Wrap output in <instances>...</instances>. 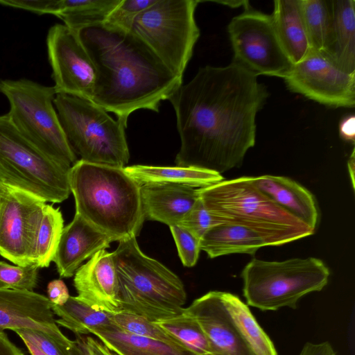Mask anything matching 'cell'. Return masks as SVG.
<instances>
[{
  "label": "cell",
  "instance_id": "cell-1",
  "mask_svg": "<svg viewBox=\"0 0 355 355\" xmlns=\"http://www.w3.org/2000/svg\"><path fill=\"white\" fill-rule=\"evenodd\" d=\"M258 76L236 62L205 66L168 99L181 146L175 164L221 174L255 144L256 117L268 96Z\"/></svg>",
  "mask_w": 355,
  "mask_h": 355
},
{
  "label": "cell",
  "instance_id": "cell-2",
  "mask_svg": "<svg viewBox=\"0 0 355 355\" xmlns=\"http://www.w3.org/2000/svg\"><path fill=\"white\" fill-rule=\"evenodd\" d=\"M77 33L96 70L91 101L126 125L138 110L159 112L161 102L182 85V76L131 31L104 22Z\"/></svg>",
  "mask_w": 355,
  "mask_h": 355
},
{
  "label": "cell",
  "instance_id": "cell-3",
  "mask_svg": "<svg viewBox=\"0 0 355 355\" xmlns=\"http://www.w3.org/2000/svg\"><path fill=\"white\" fill-rule=\"evenodd\" d=\"M69 182L76 214L113 241L139 235L145 220L141 185L124 168L78 160Z\"/></svg>",
  "mask_w": 355,
  "mask_h": 355
},
{
  "label": "cell",
  "instance_id": "cell-4",
  "mask_svg": "<svg viewBox=\"0 0 355 355\" xmlns=\"http://www.w3.org/2000/svg\"><path fill=\"white\" fill-rule=\"evenodd\" d=\"M119 242L112 252L122 311L152 322L180 314L187 301L181 279L162 263L144 254L136 236Z\"/></svg>",
  "mask_w": 355,
  "mask_h": 355
},
{
  "label": "cell",
  "instance_id": "cell-5",
  "mask_svg": "<svg viewBox=\"0 0 355 355\" xmlns=\"http://www.w3.org/2000/svg\"><path fill=\"white\" fill-rule=\"evenodd\" d=\"M198 191L207 210L220 223L249 226L291 241L315 232L258 189L251 177L223 180Z\"/></svg>",
  "mask_w": 355,
  "mask_h": 355
},
{
  "label": "cell",
  "instance_id": "cell-6",
  "mask_svg": "<svg viewBox=\"0 0 355 355\" xmlns=\"http://www.w3.org/2000/svg\"><path fill=\"white\" fill-rule=\"evenodd\" d=\"M53 104L76 156L92 164L125 167L130 159L126 125L90 100L57 94Z\"/></svg>",
  "mask_w": 355,
  "mask_h": 355
},
{
  "label": "cell",
  "instance_id": "cell-7",
  "mask_svg": "<svg viewBox=\"0 0 355 355\" xmlns=\"http://www.w3.org/2000/svg\"><path fill=\"white\" fill-rule=\"evenodd\" d=\"M329 275L326 264L315 257L282 261L252 259L241 274L247 304L261 311L296 309L302 297L322 290Z\"/></svg>",
  "mask_w": 355,
  "mask_h": 355
},
{
  "label": "cell",
  "instance_id": "cell-8",
  "mask_svg": "<svg viewBox=\"0 0 355 355\" xmlns=\"http://www.w3.org/2000/svg\"><path fill=\"white\" fill-rule=\"evenodd\" d=\"M0 93L9 102L8 118L31 144L63 166L71 167L78 161L53 104L54 86L24 78L1 79Z\"/></svg>",
  "mask_w": 355,
  "mask_h": 355
},
{
  "label": "cell",
  "instance_id": "cell-9",
  "mask_svg": "<svg viewBox=\"0 0 355 355\" xmlns=\"http://www.w3.org/2000/svg\"><path fill=\"white\" fill-rule=\"evenodd\" d=\"M71 167L46 156L12 124L0 115V182L35 195L45 202L60 203L71 190Z\"/></svg>",
  "mask_w": 355,
  "mask_h": 355
},
{
  "label": "cell",
  "instance_id": "cell-10",
  "mask_svg": "<svg viewBox=\"0 0 355 355\" xmlns=\"http://www.w3.org/2000/svg\"><path fill=\"white\" fill-rule=\"evenodd\" d=\"M197 0H157L135 19L130 31L174 73L183 76L200 36Z\"/></svg>",
  "mask_w": 355,
  "mask_h": 355
},
{
  "label": "cell",
  "instance_id": "cell-11",
  "mask_svg": "<svg viewBox=\"0 0 355 355\" xmlns=\"http://www.w3.org/2000/svg\"><path fill=\"white\" fill-rule=\"evenodd\" d=\"M233 62L256 76L284 78L293 64L276 32L271 15L251 7L234 17L227 26Z\"/></svg>",
  "mask_w": 355,
  "mask_h": 355
},
{
  "label": "cell",
  "instance_id": "cell-12",
  "mask_svg": "<svg viewBox=\"0 0 355 355\" xmlns=\"http://www.w3.org/2000/svg\"><path fill=\"white\" fill-rule=\"evenodd\" d=\"M0 254L20 266L35 265L37 235L46 202L0 182Z\"/></svg>",
  "mask_w": 355,
  "mask_h": 355
},
{
  "label": "cell",
  "instance_id": "cell-13",
  "mask_svg": "<svg viewBox=\"0 0 355 355\" xmlns=\"http://www.w3.org/2000/svg\"><path fill=\"white\" fill-rule=\"evenodd\" d=\"M292 92L331 107L355 105V73H347L311 49L283 78Z\"/></svg>",
  "mask_w": 355,
  "mask_h": 355
},
{
  "label": "cell",
  "instance_id": "cell-14",
  "mask_svg": "<svg viewBox=\"0 0 355 355\" xmlns=\"http://www.w3.org/2000/svg\"><path fill=\"white\" fill-rule=\"evenodd\" d=\"M46 45L57 94L91 101L96 70L77 31L64 24H55L49 30Z\"/></svg>",
  "mask_w": 355,
  "mask_h": 355
},
{
  "label": "cell",
  "instance_id": "cell-15",
  "mask_svg": "<svg viewBox=\"0 0 355 355\" xmlns=\"http://www.w3.org/2000/svg\"><path fill=\"white\" fill-rule=\"evenodd\" d=\"M48 297L33 291L0 288V335L5 329L41 331L62 347L72 349L74 340L60 331Z\"/></svg>",
  "mask_w": 355,
  "mask_h": 355
},
{
  "label": "cell",
  "instance_id": "cell-16",
  "mask_svg": "<svg viewBox=\"0 0 355 355\" xmlns=\"http://www.w3.org/2000/svg\"><path fill=\"white\" fill-rule=\"evenodd\" d=\"M184 311L200 324L214 355H257L229 312L222 291H209Z\"/></svg>",
  "mask_w": 355,
  "mask_h": 355
},
{
  "label": "cell",
  "instance_id": "cell-17",
  "mask_svg": "<svg viewBox=\"0 0 355 355\" xmlns=\"http://www.w3.org/2000/svg\"><path fill=\"white\" fill-rule=\"evenodd\" d=\"M78 298L94 309L109 313L122 311L113 252L101 250L74 274Z\"/></svg>",
  "mask_w": 355,
  "mask_h": 355
},
{
  "label": "cell",
  "instance_id": "cell-18",
  "mask_svg": "<svg viewBox=\"0 0 355 355\" xmlns=\"http://www.w3.org/2000/svg\"><path fill=\"white\" fill-rule=\"evenodd\" d=\"M113 240L98 230L80 215L62 230L53 261L61 277H71L83 261L110 247Z\"/></svg>",
  "mask_w": 355,
  "mask_h": 355
},
{
  "label": "cell",
  "instance_id": "cell-19",
  "mask_svg": "<svg viewBox=\"0 0 355 355\" xmlns=\"http://www.w3.org/2000/svg\"><path fill=\"white\" fill-rule=\"evenodd\" d=\"M290 242L286 237L249 226L220 223L204 234L200 247L210 258H215L230 254H254L261 248Z\"/></svg>",
  "mask_w": 355,
  "mask_h": 355
},
{
  "label": "cell",
  "instance_id": "cell-20",
  "mask_svg": "<svg viewBox=\"0 0 355 355\" xmlns=\"http://www.w3.org/2000/svg\"><path fill=\"white\" fill-rule=\"evenodd\" d=\"M140 192L145 219L169 227L180 225L200 198L198 189L171 183H146Z\"/></svg>",
  "mask_w": 355,
  "mask_h": 355
},
{
  "label": "cell",
  "instance_id": "cell-21",
  "mask_svg": "<svg viewBox=\"0 0 355 355\" xmlns=\"http://www.w3.org/2000/svg\"><path fill=\"white\" fill-rule=\"evenodd\" d=\"M252 184L270 199L315 230L319 211L314 196L305 187L284 176L251 177Z\"/></svg>",
  "mask_w": 355,
  "mask_h": 355
},
{
  "label": "cell",
  "instance_id": "cell-22",
  "mask_svg": "<svg viewBox=\"0 0 355 355\" xmlns=\"http://www.w3.org/2000/svg\"><path fill=\"white\" fill-rule=\"evenodd\" d=\"M331 23L321 53L343 71L355 73V1L331 0Z\"/></svg>",
  "mask_w": 355,
  "mask_h": 355
},
{
  "label": "cell",
  "instance_id": "cell-23",
  "mask_svg": "<svg viewBox=\"0 0 355 355\" xmlns=\"http://www.w3.org/2000/svg\"><path fill=\"white\" fill-rule=\"evenodd\" d=\"M279 39L293 64L311 50L306 31L300 0H276L271 14Z\"/></svg>",
  "mask_w": 355,
  "mask_h": 355
},
{
  "label": "cell",
  "instance_id": "cell-24",
  "mask_svg": "<svg viewBox=\"0 0 355 355\" xmlns=\"http://www.w3.org/2000/svg\"><path fill=\"white\" fill-rule=\"evenodd\" d=\"M89 333L118 355H195L184 347L137 336L113 324Z\"/></svg>",
  "mask_w": 355,
  "mask_h": 355
},
{
  "label": "cell",
  "instance_id": "cell-25",
  "mask_svg": "<svg viewBox=\"0 0 355 355\" xmlns=\"http://www.w3.org/2000/svg\"><path fill=\"white\" fill-rule=\"evenodd\" d=\"M124 171L140 185L157 182L203 188L224 180L217 172L196 167L133 165Z\"/></svg>",
  "mask_w": 355,
  "mask_h": 355
},
{
  "label": "cell",
  "instance_id": "cell-26",
  "mask_svg": "<svg viewBox=\"0 0 355 355\" xmlns=\"http://www.w3.org/2000/svg\"><path fill=\"white\" fill-rule=\"evenodd\" d=\"M51 309L60 317L55 320L56 323L71 330L76 336L89 334L92 329L112 324V313L94 309L77 296H70L62 306L51 304Z\"/></svg>",
  "mask_w": 355,
  "mask_h": 355
},
{
  "label": "cell",
  "instance_id": "cell-27",
  "mask_svg": "<svg viewBox=\"0 0 355 355\" xmlns=\"http://www.w3.org/2000/svg\"><path fill=\"white\" fill-rule=\"evenodd\" d=\"M224 302L245 339L257 355H278L273 343L248 306L236 295L222 291Z\"/></svg>",
  "mask_w": 355,
  "mask_h": 355
},
{
  "label": "cell",
  "instance_id": "cell-28",
  "mask_svg": "<svg viewBox=\"0 0 355 355\" xmlns=\"http://www.w3.org/2000/svg\"><path fill=\"white\" fill-rule=\"evenodd\" d=\"M121 0H60L56 17L69 28H83L104 23Z\"/></svg>",
  "mask_w": 355,
  "mask_h": 355
},
{
  "label": "cell",
  "instance_id": "cell-29",
  "mask_svg": "<svg viewBox=\"0 0 355 355\" xmlns=\"http://www.w3.org/2000/svg\"><path fill=\"white\" fill-rule=\"evenodd\" d=\"M157 322L195 355H214L211 343L198 321L183 309L182 312Z\"/></svg>",
  "mask_w": 355,
  "mask_h": 355
},
{
  "label": "cell",
  "instance_id": "cell-30",
  "mask_svg": "<svg viewBox=\"0 0 355 355\" xmlns=\"http://www.w3.org/2000/svg\"><path fill=\"white\" fill-rule=\"evenodd\" d=\"M64 220L59 208L46 204L35 245V263L39 268L48 267L55 254Z\"/></svg>",
  "mask_w": 355,
  "mask_h": 355
},
{
  "label": "cell",
  "instance_id": "cell-31",
  "mask_svg": "<svg viewBox=\"0 0 355 355\" xmlns=\"http://www.w3.org/2000/svg\"><path fill=\"white\" fill-rule=\"evenodd\" d=\"M300 6L311 48L322 52L331 23V0H300Z\"/></svg>",
  "mask_w": 355,
  "mask_h": 355
},
{
  "label": "cell",
  "instance_id": "cell-32",
  "mask_svg": "<svg viewBox=\"0 0 355 355\" xmlns=\"http://www.w3.org/2000/svg\"><path fill=\"white\" fill-rule=\"evenodd\" d=\"M111 320L113 324L128 333L184 347L178 339L163 329L157 322L140 315L121 311L112 314Z\"/></svg>",
  "mask_w": 355,
  "mask_h": 355
},
{
  "label": "cell",
  "instance_id": "cell-33",
  "mask_svg": "<svg viewBox=\"0 0 355 355\" xmlns=\"http://www.w3.org/2000/svg\"><path fill=\"white\" fill-rule=\"evenodd\" d=\"M36 265L12 266L0 261V288L33 291L38 280Z\"/></svg>",
  "mask_w": 355,
  "mask_h": 355
},
{
  "label": "cell",
  "instance_id": "cell-34",
  "mask_svg": "<svg viewBox=\"0 0 355 355\" xmlns=\"http://www.w3.org/2000/svg\"><path fill=\"white\" fill-rule=\"evenodd\" d=\"M157 0H121L105 22L123 30L130 31L136 17Z\"/></svg>",
  "mask_w": 355,
  "mask_h": 355
},
{
  "label": "cell",
  "instance_id": "cell-35",
  "mask_svg": "<svg viewBox=\"0 0 355 355\" xmlns=\"http://www.w3.org/2000/svg\"><path fill=\"white\" fill-rule=\"evenodd\" d=\"M218 224L220 223L207 210L199 198L179 226L186 229L200 240L207 231Z\"/></svg>",
  "mask_w": 355,
  "mask_h": 355
},
{
  "label": "cell",
  "instance_id": "cell-36",
  "mask_svg": "<svg viewBox=\"0 0 355 355\" xmlns=\"http://www.w3.org/2000/svg\"><path fill=\"white\" fill-rule=\"evenodd\" d=\"M169 227L182 264L187 267L195 266L201 250L200 239L181 226L175 225Z\"/></svg>",
  "mask_w": 355,
  "mask_h": 355
},
{
  "label": "cell",
  "instance_id": "cell-37",
  "mask_svg": "<svg viewBox=\"0 0 355 355\" xmlns=\"http://www.w3.org/2000/svg\"><path fill=\"white\" fill-rule=\"evenodd\" d=\"M15 331L23 341L31 343L46 355H74L73 347L72 349H66L41 331L31 329H17Z\"/></svg>",
  "mask_w": 355,
  "mask_h": 355
},
{
  "label": "cell",
  "instance_id": "cell-38",
  "mask_svg": "<svg viewBox=\"0 0 355 355\" xmlns=\"http://www.w3.org/2000/svg\"><path fill=\"white\" fill-rule=\"evenodd\" d=\"M74 355H118L100 340L91 336H76Z\"/></svg>",
  "mask_w": 355,
  "mask_h": 355
},
{
  "label": "cell",
  "instance_id": "cell-39",
  "mask_svg": "<svg viewBox=\"0 0 355 355\" xmlns=\"http://www.w3.org/2000/svg\"><path fill=\"white\" fill-rule=\"evenodd\" d=\"M47 294L51 303L58 306L64 304L70 297L66 284L61 279H54L48 284Z\"/></svg>",
  "mask_w": 355,
  "mask_h": 355
},
{
  "label": "cell",
  "instance_id": "cell-40",
  "mask_svg": "<svg viewBox=\"0 0 355 355\" xmlns=\"http://www.w3.org/2000/svg\"><path fill=\"white\" fill-rule=\"evenodd\" d=\"M340 137L345 141L354 144L355 141V116L348 114L345 116L339 123Z\"/></svg>",
  "mask_w": 355,
  "mask_h": 355
},
{
  "label": "cell",
  "instance_id": "cell-41",
  "mask_svg": "<svg viewBox=\"0 0 355 355\" xmlns=\"http://www.w3.org/2000/svg\"><path fill=\"white\" fill-rule=\"evenodd\" d=\"M298 355H336V352L331 343L325 341L305 343Z\"/></svg>",
  "mask_w": 355,
  "mask_h": 355
},
{
  "label": "cell",
  "instance_id": "cell-42",
  "mask_svg": "<svg viewBox=\"0 0 355 355\" xmlns=\"http://www.w3.org/2000/svg\"><path fill=\"white\" fill-rule=\"evenodd\" d=\"M0 355H24V354L9 340L6 334H3L0 335Z\"/></svg>",
  "mask_w": 355,
  "mask_h": 355
},
{
  "label": "cell",
  "instance_id": "cell-43",
  "mask_svg": "<svg viewBox=\"0 0 355 355\" xmlns=\"http://www.w3.org/2000/svg\"><path fill=\"white\" fill-rule=\"evenodd\" d=\"M212 2L222 4L223 6H228L232 8H236L243 7L244 9L250 7V3L247 0H220V1H211Z\"/></svg>",
  "mask_w": 355,
  "mask_h": 355
},
{
  "label": "cell",
  "instance_id": "cell-44",
  "mask_svg": "<svg viewBox=\"0 0 355 355\" xmlns=\"http://www.w3.org/2000/svg\"><path fill=\"white\" fill-rule=\"evenodd\" d=\"M355 157H354V149H353L352 155L348 161V170L350 175L352 187L354 189V169H355Z\"/></svg>",
  "mask_w": 355,
  "mask_h": 355
},
{
  "label": "cell",
  "instance_id": "cell-45",
  "mask_svg": "<svg viewBox=\"0 0 355 355\" xmlns=\"http://www.w3.org/2000/svg\"><path fill=\"white\" fill-rule=\"evenodd\" d=\"M24 342L31 355H46L31 343H30L28 341H24Z\"/></svg>",
  "mask_w": 355,
  "mask_h": 355
},
{
  "label": "cell",
  "instance_id": "cell-46",
  "mask_svg": "<svg viewBox=\"0 0 355 355\" xmlns=\"http://www.w3.org/2000/svg\"><path fill=\"white\" fill-rule=\"evenodd\" d=\"M0 208H1V191H0Z\"/></svg>",
  "mask_w": 355,
  "mask_h": 355
}]
</instances>
